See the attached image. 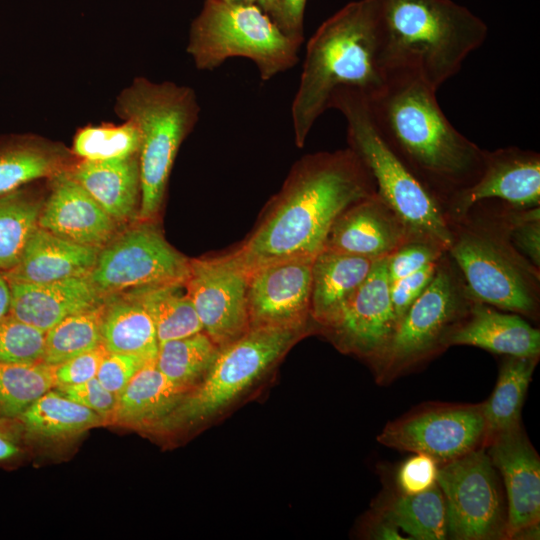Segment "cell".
I'll return each instance as SVG.
<instances>
[{
    "label": "cell",
    "mask_w": 540,
    "mask_h": 540,
    "mask_svg": "<svg viewBox=\"0 0 540 540\" xmlns=\"http://www.w3.org/2000/svg\"><path fill=\"white\" fill-rule=\"evenodd\" d=\"M155 326L158 343L203 331L184 283L149 286L133 290Z\"/></svg>",
    "instance_id": "d6a6232c"
},
{
    "label": "cell",
    "mask_w": 540,
    "mask_h": 540,
    "mask_svg": "<svg viewBox=\"0 0 540 540\" xmlns=\"http://www.w3.org/2000/svg\"><path fill=\"white\" fill-rule=\"evenodd\" d=\"M388 79L380 0L352 1L325 20L307 43L291 106L296 145L304 146L338 90L351 89L370 100Z\"/></svg>",
    "instance_id": "3957f363"
},
{
    "label": "cell",
    "mask_w": 540,
    "mask_h": 540,
    "mask_svg": "<svg viewBox=\"0 0 540 540\" xmlns=\"http://www.w3.org/2000/svg\"><path fill=\"white\" fill-rule=\"evenodd\" d=\"M77 161L62 143L24 133L0 137V195L67 171Z\"/></svg>",
    "instance_id": "cb8c5ba5"
},
{
    "label": "cell",
    "mask_w": 540,
    "mask_h": 540,
    "mask_svg": "<svg viewBox=\"0 0 540 540\" xmlns=\"http://www.w3.org/2000/svg\"><path fill=\"white\" fill-rule=\"evenodd\" d=\"M55 389L71 400L96 412L106 424L111 423L118 396L104 387L97 377L81 384L58 386Z\"/></svg>",
    "instance_id": "b9f144b4"
},
{
    "label": "cell",
    "mask_w": 540,
    "mask_h": 540,
    "mask_svg": "<svg viewBox=\"0 0 540 540\" xmlns=\"http://www.w3.org/2000/svg\"><path fill=\"white\" fill-rule=\"evenodd\" d=\"M9 286L10 314L44 332L104 300L88 276L49 283L9 282Z\"/></svg>",
    "instance_id": "7402d4cb"
},
{
    "label": "cell",
    "mask_w": 540,
    "mask_h": 540,
    "mask_svg": "<svg viewBox=\"0 0 540 540\" xmlns=\"http://www.w3.org/2000/svg\"><path fill=\"white\" fill-rule=\"evenodd\" d=\"M373 536L376 539H407L406 537H402L399 529L395 525L380 517L374 525Z\"/></svg>",
    "instance_id": "c3c4849f"
},
{
    "label": "cell",
    "mask_w": 540,
    "mask_h": 540,
    "mask_svg": "<svg viewBox=\"0 0 540 540\" xmlns=\"http://www.w3.org/2000/svg\"><path fill=\"white\" fill-rule=\"evenodd\" d=\"M313 259H293L248 274L250 327L306 326L310 315Z\"/></svg>",
    "instance_id": "e0dca14e"
},
{
    "label": "cell",
    "mask_w": 540,
    "mask_h": 540,
    "mask_svg": "<svg viewBox=\"0 0 540 540\" xmlns=\"http://www.w3.org/2000/svg\"><path fill=\"white\" fill-rule=\"evenodd\" d=\"M25 440L61 441L106 424L96 412L51 389L18 417Z\"/></svg>",
    "instance_id": "f1b7e54d"
},
{
    "label": "cell",
    "mask_w": 540,
    "mask_h": 540,
    "mask_svg": "<svg viewBox=\"0 0 540 540\" xmlns=\"http://www.w3.org/2000/svg\"><path fill=\"white\" fill-rule=\"evenodd\" d=\"M387 257L373 263L367 278L340 315L324 328L342 352L372 362L383 352L397 326L390 299Z\"/></svg>",
    "instance_id": "9a60e30c"
},
{
    "label": "cell",
    "mask_w": 540,
    "mask_h": 540,
    "mask_svg": "<svg viewBox=\"0 0 540 540\" xmlns=\"http://www.w3.org/2000/svg\"><path fill=\"white\" fill-rule=\"evenodd\" d=\"M375 261L328 249L319 252L312 262L311 318L323 328L333 323L365 281Z\"/></svg>",
    "instance_id": "d4e9b609"
},
{
    "label": "cell",
    "mask_w": 540,
    "mask_h": 540,
    "mask_svg": "<svg viewBox=\"0 0 540 540\" xmlns=\"http://www.w3.org/2000/svg\"><path fill=\"white\" fill-rule=\"evenodd\" d=\"M24 441L23 429L17 418H0V463L21 456Z\"/></svg>",
    "instance_id": "7dc6e473"
},
{
    "label": "cell",
    "mask_w": 540,
    "mask_h": 540,
    "mask_svg": "<svg viewBox=\"0 0 540 540\" xmlns=\"http://www.w3.org/2000/svg\"><path fill=\"white\" fill-rule=\"evenodd\" d=\"M329 108L347 123L349 148L370 172L376 194L397 216L408 241H419L447 252L453 241L442 200L396 155L374 125L367 99L351 89L338 90Z\"/></svg>",
    "instance_id": "5b68a950"
},
{
    "label": "cell",
    "mask_w": 540,
    "mask_h": 540,
    "mask_svg": "<svg viewBox=\"0 0 540 540\" xmlns=\"http://www.w3.org/2000/svg\"><path fill=\"white\" fill-rule=\"evenodd\" d=\"M107 353L101 344L55 365V387L81 384L95 378Z\"/></svg>",
    "instance_id": "ee69618b"
},
{
    "label": "cell",
    "mask_w": 540,
    "mask_h": 540,
    "mask_svg": "<svg viewBox=\"0 0 540 540\" xmlns=\"http://www.w3.org/2000/svg\"><path fill=\"white\" fill-rule=\"evenodd\" d=\"M445 345H469L507 356L539 358L540 332L519 314L502 313L473 300L448 334Z\"/></svg>",
    "instance_id": "44dd1931"
},
{
    "label": "cell",
    "mask_w": 540,
    "mask_h": 540,
    "mask_svg": "<svg viewBox=\"0 0 540 540\" xmlns=\"http://www.w3.org/2000/svg\"><path fill=\"white\" fill-rule=\"evenodd\" d=\"M229 4H236V5H252L257 4L258 0H220Z\"/></svg>",
    "instance_id": "816d5d0a"
},
{
    "label": "cell",
    "mask_w": 540,
    "mask_h": 540,
    "mask_svg": "<svg viewBox=\"0 0 540 540\" xmlns=\"http://www.w3.org/2000/svg\"><path fill=\"white\" fill-rule=\"evenodd\" d=\"M38 226L69 241L102 249L114 236L116 221L69 174L49 179Z\"/></svg>",
    "instance_id": "d6986e66"
},
{
    "label": "cell",
    "mask_w": 540,
    "mask_h": 540,
    "mask_svg": "<svg viewBox=\"0 0 540 540\" xmlns=\"http://www.w3.org/2000/svg\"><path fill=\"white\" fill-rule=\"evenodd\" d=\"M407 241L400 220L375 194L341 213L324 249L375 261L389 256Z\"/></svg>",
    "instance_id": "ffe728a7"
},
{
    "label": "cell",
    "mask_w": 540,
    "mask_h": 540,
    "mask_svg": "<svg viewBox=\"0 0 540 540\" xmlns=\"http://www.w3.org/2000/svg\"><path fill=\"white\" fill-rule=\"evenodd\" d=\"M446 252L428 243L407 241L387 257L390 283L437 262Z\"/></svg>",
    "instance_id": "ab89813d"
},
{
    "label": "cell",
    "mask_w": 540,
    "mask_h": 540,
    "mask_svg": "<svg viewBox=\"0 0 540 540\" xmlns=\"http://www.w3.org/2000/svg\"><path fill=\"white\" fill-rule=\"evenodd\" d=\"M100 249L59 237L43 228L34 231L18 263L2 272L8 282L49 283L87 277Z\"/></svg>",
    "instance_id": "603a6c76"
},
{
    "label": "cell",
    "mask_w": 540,
    "mask_h": 540,
    "mask_svg": "<svg viewBox=\"0 0 540 540\" xmlns=\"http://www.w3.org/2000/svg\"><path fill=\"white\" fill-rule=\"evenodd\" d=\"M383 56L389 75H418L435 91L486 40L488 27L452 0H380Z\"/></svg>",
    "instance_id": "277c9868"
},
{
    "label": "cell",
    "mask_w": 540,
    "mask_h": 540,
    "mask_svg": "<svg viewBox=\"0 0 540 540\" xmlns=\"http://www.w3.org/2000/svg\"><path fill=\"white\" fill-rule=\"evenodd\" d=\"M381 444L422 453L440 465L485 446L481 404H437L417 409L388 423L377 437Z\"/></svg>",
    "instance_id": "4fadbf2b"
},
{
    "label": "cell",
    "mask_w": 540,
    "mask_h": 540,
    "mask_svg": "<svg viewBox=\"0 0 540 540\" xmlns=\"http://www.w3.org/2000/svg\"><path fill=\"white\" fill-rule=\"evenodd\" d=\"M439 464L432 457L414 453L400 466L396 482L400 493L413 495L426 491L437 484Z\"/></svg>",
    "instance_id": "7bdbcfd3"
},
{
    "label": "cell",
    "mask_w": 540,
    "mask_h": 540,
    "mask_svg": "<svg viewBox=\"0 0 540 540\" xmlns=\"http://www.w3.org/2000/svg\"><path fill=\"white\" fill-rule=\"evenodd\" d=\"M437 485L445 500L447 537L506 538V512L499 478L485 446L440 464Z\"/></svg>",
    "instance_id": "8fae6325"
},
{
    "label": "cell",
    "mask_w": 540,
    "mask_h": 540,
    "mask_svg": "<svg viewBox=\"0 0 540 540\" xmlns=\"http://www.w3.org/2000/svg\"><path fill=\"white\" fill-rule=\"evenodd\" d=\"M11 292L9 282L0 272V321L10 313Z\"/></svg>",
    "instance_id": "681fc988"
},
{
    "label": "cell",
    "mask_w": 540,
    "mask_h": 540,
    "mask_svg": "<svg viewBox=\"0 0 540 540\" xmlns=\"http://www.w3.org/2000/svg\"><path fill=\"white\" fill-rule=\"evenodd\" d=\"M498 213L513 245L540 269V207L516 208L504 204Z\"/></svg>",
    "instance_id": "f35d334b"
},
{
    "label": "cell",
    "mask_w": 540,
    "mask_h": 540,
    "mask_svg": "<svg viewBox=\"0 0 540 540\" xmlns=\"http://www.w3.org/2000/svg\"><path fill=\"white\" fill-rule=\"evenodd\" d=\"M45 335L9 313L0 321V364L43 362Z\"/></svg>",
    "instance_id": "74e56055"
},
{
    "label": "cell",
    "mask_w": 540,
    "mask_h": 540,
    "mask_svg": "<svg viewBox=\"0 0 540 540\" xmlns=\"http://www.w3.org/2000/svg\"><path fill=\"white\" fill-rule=\"evenodd\" d=\"M375 194L370 172L350 148L307 155L293 167L268 216L231 255L247 274L314 259L341 213Z\"/></svg>",
    "instance_id": "6da1fadb"
},
{
    "label": "cell",
    "mask_w": 540,
    "mask_h": 540,
    "mask_svg": "<svg viewBox=\"0 0 540 540\" xmlns=\"http://www.w3.org/2000/svg\"><path fill=\"white\" fill-rule=\"evenodd\" d=\"M139 148L137 126L122 120L120 124L101 122L78 128L70 150L77 160L107 161L138 155Z\"/></svg>",
    "instance_id": "e575fe53"
},
{
    "label": "cell",
    "mask_w": 540,
    "mask_h": 540,
    "mask_svg": "<svg viewBox=\"0 0 540 540\" xmlns=\"http://www.w3.org/2000/svg\"><path fill=\"white\" fill-rule=\"evenodd\" d=\"M436 92L416 74L394 72L367 105L389 147L444 205L478 179L486 150L453 127Z\"/></svg>",
    "instance_id": "7a4b0ae2"
},
{
    "label": "cell",
    "mask_w": 540,
    "mask_h": 540,
    "mask_svg": "<svg viewBox=\"0 0 540 540\" xmlns=\"http://www.w3.org/2000/svg\"><path fill=\"white\" fill-rule=\"evenodd\" d=\"M474 206L450 222L453 241L447 254L469 296L496 309L535 319L540 302V269L513 245L499 216Z\"/></svg>",
    "instance_id": "8992f818"
},
{
    "label": "cell",
    "mask_w": 540,
    "mask_h": 540,
    "mask_svg": "<svg viewBox=\"0 0 540 540\" xmlns=\"http://www.w3.org/2000/svg\"><path fill=\"white\" fill-rule=\"evenodd\" d=\"M247 285L248 274L231 254L190 260L186 291L203 332L220 349L250 328Z\"/></svg>",
    "instance_id": "5bb4252c"
},
{
    "label": "cell",
    "mask_w": 540,
    "mask_h": 540,
    "mask_svg": "<svg viewBox=\"0 0 540 540\" xmlns=\"http://www.w3.org/2000/svg\"><path fill=\"white\" fill-rule=\"evenodd\" d=\"M114 111L140 133L138 218L146 222L159 211L178 150L198 123V98L189 86L138 76L118 93Z\"/></svg>",
    "instance_id": "52a82bcc"
},
{
    "label": "cell",
    "mask_w": 540,
    "mask_h": 540,
    "mask_svg": "<svg viewBox=\"0 0 540 540\" xmlns=\"http://www.w3.org/2000/svg\"><path fill=\"white\" fill-rule=\"evenodd\" d=\"M500 472L507 496L506 538L540 520V460L521 425L491 438L485 445Z\"/></svg>",
    "instance_id": "ac0fdd59"
},
{
    "label": "cell",
    "mask_w": 540,
    "mask_h": 540,
    "mask_svg": "<svg viewBox=\"0 0 540 540\" xmlns=\"http://www.w3.org/2000/svg\"><path fill=\"white\" fill-rule=\"evenodd\" d=\"M488 200L516 208L539 206L540 155L517 147L486 150L478 179L444 202L446 216L450 222L457 221L474 205Z\"/></svg>",
    "instance_id": "2e32d148"
},
{
    "label": "cell",
    "mask_w": 540,
    "mask_h": 540,
    "mask_svg": "<svg viewBox=\"0 0 540 540\" xmlns=\"http://www.w3.org/2000/svg\"><path fill=\"white\" fill-rule=\"evenodd\" d=\"M220 348L203 331L158 343L156 367L174 384L186 390L207 374Z\"/></svg>",
    "instance_id": "836d02e7"
},
{
    "label": "cell",
    "mask_w": 540,
    "mask_h": 540,
    "mask_svg": "<svg viewBox=\"0 0 540 540\" xmlns=\"http://www.w3.org/2000/svg\"><path fill=\"white\" fill-rule=\"evenodd\" d=\"M55 388L54 366L0 364V418H17L47 391Z\"/></svg>",
    "instance_id": "8d00e7d4"
},
{
    "label": "cell",
    "mask_w": 540,
    "mask_h": 540,
    "mask_svg": "<svg viewBox=\"0 0 540 540\" xmlns=\"http://www.w3.org/2000/svg\"><path fill=\"white\" fill-rule=\"evenodd\" d=\"M68 172L116 222L138 215V155L107 161L77 160Z\"/></svg>",
    "instance_id": "484cf974"
},
{
    "label": "cell",
    "mask_w": 540,
    "mask_h": 540,
    "mask_svg": "<svg viewBox=\"0 0 540 540\" xmlns=\"http://www.w3.org/2000/svg\"><path fill=\"white\" fill-rule=\"evenodd\" d=\"M473 299L447 252L422 294L398 322L389 343L373 361L380 382L394 379L442 349Z\"/></svg>",
    "instance_id": "30bf717a"
},
{
    "label": "cell",
    "mask_w": 540,
    "mask_h": 540,
    "mask_svg": "<svg viewBox=\"0 0 540 540\" xmlns=\"http://www.w3.org/2000/svg\"><path fill=\"white\" fill-rule=\"evenodd\" d=\"M306 326H255L220 349L204 378L149 433L174 434L213 419L260 380Z\"/></svg>",
    "instance_id": "ba28073f"
},
{
    "label": "cell",
    "mask_w": 540,
    "mask_h": 540,
    "mask_svg": "<svg viewBox=\"0 0 540 540\" xmlns=\"http://www.w3.org/2000/svg\"><path fill=\"white\" fill-rule=\"evenodd\" d=\"M102 309L103 302L72 314L49 329L43 362L55 366L101 345Z\"/></svg>",
    "instance_id": "d590c367"
},
{
    "label": "cell",
    "mask_w": 540,
    "mask_h": 540,
    "mask_svg": "<svg viewBox=\"0 0 540 540\" xmlns=\"http://www.w3.org/2000/svg\"><path fill=\"white\" fill-rule=\"evenodd\" d=\"M100 331L107 352L156 357L154 323L133 290L104 297Z\"/></svg>",
    "instance_id": "83f0119b"
},
{
    "label": "cell",
    "mask_w": 540,
    "mask_h": 540,
    "mask_svg": "<svg viewBox=\"0 0 540 540\" xmlns=\"http://www.w3.org/2000/svg\"><path fill=\"white\" fill-rule=\"evenodd\" d=\"M379 517L395 525L410 539L443 540L447 538V517L443 493L436 484L418 494L400 493L379 510Z\"/></svg>",
    "instance_id": "4dcf8cb0"
},
{
    "label": "cell",
    "mask_w": 540,
    "mask_h": 540,
    "mask_svg": "<svg viewBox=\"0 0 540 540\" xmlns=\"http://www.w3.org/2000/svg\"><path fill=\"white\" fill-rule=\"evenodd\" d=\"M187 392L171 382L156 367L153 358L119 394L110 424L149 433Z\"/></svg>",
    "instance_id": "4316f807"
},
{
    "label": "cell",
    "mask_w": 540,
    "mask_h": 540,
    "mask_svg": "<svg viewBox=\"0 0 540 540\" xmlns=\"http://www.w3.org/2000/svg\"><path fill=\"white\" fill-rule=\"evenodd\" d=\"M190 260L160 231L142 223L113 237L98 254L89 280L103 297L134 289L184 283Z\"/></svg>",
    "instance_id": "7c38bea8"
},
{
    "label": "cell",
    "mask_w": 540,
    "mask_h": 540,
    "mask_svg": "<svg viewBox=\"0 0 540 540\" xmlns=\"http://www.w3.org/2000/svg\"><path fill=\"white\" fill-rule=\"evenodd\" d=\"M538 358L507 356L495 388L482 403L486 443L494 436L520 426L521 410Z\"/></svg>",
    "instance_id": "f546056e"
},
{
    "label": "cell",
    "mask_w": 540,
    "mask_h": 540,
    "mask_svg": "<svg viewBox=\"0 0 540 540\" xmlns=\"http://www.w3.org/2000/svg\"><path fill=\"white\" fill-rule=\"evenodd\" d=\"M300 47L257 4L205 0L190 24L186 52L201 71L230 58L249 59L261 80L269 81L297 64Z\"/></svg>",
    "instance_id": "9c48e42d"
},
{
    "label": "cell",
    "mask_w": 540,
    "mask_h": 540,
    "mask_svg": "<svg viewBox=\"0 0 540 540\" xmlns=\"http://www.w3.org/2000/svg\"><path fill=\"white\" fill-rule=\"evenodd\" d=\"M257 5L275 21L278 0H258Z\"/></svg>",
    "instance_id": "f907efd6"
},
{
    "label": "cell",
    "mask_w": 540,
    "mask_h": 540,
    "mask_svg": "<svg viewBox=\"0 0 540 540\" xmlns=\"http://www.w3.org/2000/svg\"><path fill=\"white\" fill-rule=\"evenodd\" d=\"M153 358L143 354L108 352L96 377L104 387L119 396L136 373Z\"/></svg>",
    "instance_id": "60d3db41"
},
{
    "label": "cell",
    "mask_w": 540,
    "mask_h": 540,
    "mask_svg": "<svg viewBox=\"0 0 540 540\" xmlns=\"http://www.w3.org/2000/svg\"><path fill=\"white\" fill-rule=\"evenodd\" d=\"M437 263L438 261L428 264L419 271L390 283V299L397 324L432 280Z\"/></svg>",
    "instance_id": "f6af8a7d"
},
{
    "label": "cell",
    "mask_w": 540,
    "mask_h": 540,
    "mask_svg": "<svg viewBox=\"0 0 540 540\" xmlns=\"http://www.w3.org/2000/svg\"><path fill=\"white\" fill-rule=\"evenodd\" d=\"M307 0H278L276 24L298 45L304 42V14Z\"/></svg>",
    "instance_id": "bcb514c9"
},
{
    "label": "cell",
    "mask_w": 540,
    "mask_h": 540,
    "mask_svg": "<svg viewBox=\"0 0 540 540\" xmlns=\"http://www.w3.org/2000/svg\"><path fill=\"white\" fill-rule=\"evenodd\" d=\"M31 184L0 195V272L18 263L38 228L45 198Z\"/></svg>",
    "instance_id": "1f68e13d"
}]
</instances>
